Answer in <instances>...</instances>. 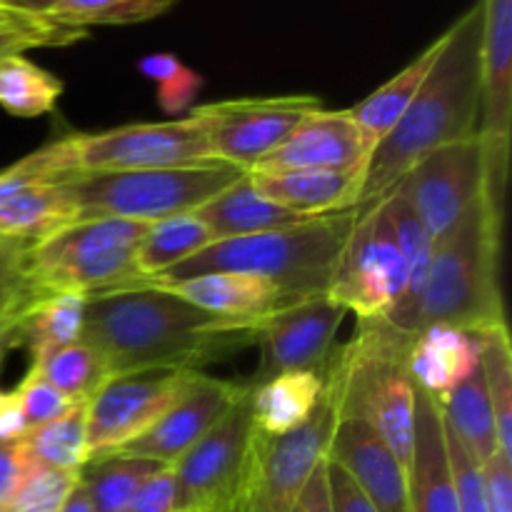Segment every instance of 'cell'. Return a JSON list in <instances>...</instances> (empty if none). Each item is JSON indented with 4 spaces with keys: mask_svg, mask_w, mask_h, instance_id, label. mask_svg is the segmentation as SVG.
Returning a JSON list of instances; mask_svg holds the SVG:
<instances>
[{
    "mask_svg": "<svg viewBox=\"0 0 512 512\" xmlns=\"http://www.w3.org/2000/svg\"><path fill=\"white\" fill-rule=\"evenodd\" d=\"M253 323L218 318L150 285L85 300L83 335L110 375L130 370H203L255 345Z\"/></svg>",
    "mask_w": 512,
    "mask_h": 512,
    "instance_id": "cell-1",
    "label": "cell"
},
{
    "mask_svg": "<svg viewBox=\"0 0 512 512\" xmlns=\"http://www.w3.org/2000/svg\"><path fill=\"white\" fill-rule=\"evenodd\" d=\"M480 33L483 0L470 5L448 30L438 60L425 75L403 118L370 153L358 208L383 198L418 160L448 143L478 135Z\"/></svg>",
    "mask_w": 512,
    "mask_h": 512,
    "instance_id": "cell-2",
    "label": "cell"
},
{
    "mask_svg": "<svg viewBox=\"0 0 512 512\" xmlns=\"http://www.w3.org/2000/svg\"><path fill=\"white\" fill-rule=\"evenodd\" d=\"M413 335L388 320H358L355 338L333 348L320 368L323 400L335 420H365L405 470L413 460L418 420V388L408 370Z\"/></svg>",
    "mask_w": 512,
    "mask_h": 512,
    "instance_id": "cell-3",
    "label": "cell"
},
{
    "mask_svg": "<svg viewBox=\"0 0 512 512\" xmlns=\"http://www.w3.org/2000/svg\"><path fill=\"white\" fill-rule=\"evenodd\" d=\"M358 210L315 215L283 228L240 238L215 240L183 263L155 278L183 280L200 273H243L263 278L290 298L328 293L343 245L353 230Z\"/></svg>",
    "mask_w": 512,
    "mask_h": 512,
    "instance_id": "cell-4",
    "label": "cell"
},
{
    "mask_svg": "<svg viewBox=\"0 0 512 512\" xmlns=\"http://www.w3.org/2000/svg\"><path fill=\"white\" fill-rule=\"evenodd\" d=\"M503 208L480 195L460 223L435 243L433 263L418 308V325L485 330L505 323L500 293Z\"/></svg>",
    "mask_w": 512,
    "mask_h": 512,
    "instance_id": "cell-5",
    "label": "cell"
},
{
    "mask_svg": "<svg viewBox=\"0 0 512 512\" xmlns=\"http://www.w3.org/2000/svg\"><path fill=\"white\" fill-rule=\"evenodd\" d=\"M150 223L120 218L75 220L30 245L18 273L38 293H73L83 298L138 285V245Z\"/></svg>",
    "mask_w": 512,
    "mask_h": 512,
    "instance_id": "cell-6",
    "label": "cell"
},
{
    "mask_svg": "<svg viewBox=\"0 0 512 512\" xmlns=\"http://www.w3.org/2000/svg\"><path fill=\"white\" fill-rule=\"evenodd\" d=\"M38 155L50 180L220 163L210 148L203 120L193 113L163 123H133L103 133L65 135L38 148Z\"/></svg>",
    "mask_w": 512,
    "mask_h": 512,
    "instance_id": "cell-7",
    "label": "cell"
},
{
    "mask_svg": "<svg viewBox=\"0 0 512 512\" xmlns=\"http://www.w3.org/2000/svg\"><path fill=\"white\" fill-rule=\"evenodd\" d=\"M245 170L230 163L188 168L130 170V173L75 175L65 180L75 200L78 220L120 218L158 223L173 215L195 213L200 205L243 178Z\"/></svg>",
    "mask_w": 512,
    "mask_h": 512,
    "instance_id": "cell-8",
    "label": "cell"
},
{
    "mask_svg": "<svg viewBox=\"0 0 512 512\" xmlns=\"http://www.w3.org/2000/svg\"><path fill=\"white\" fill-rule=\"evenodd\" d=\"M333 428L335 415L323 398L308 423L290 433L265 435L253 428L235 488L203 512H290L325 458Z\"/></svg>",
    "mask_w": 512,
    "mask_h": 512,
    "instance_id": "cell-9",
    "label": "cell"
},
{
    "mask_svg": "<svg viewBox=\"0 0 512 512\" xmlns=\"http://www.w3.org/2000/svg\"><path fill=\"white\" fill-rule=\"evenodd\" d=\"M405 293V260L383 200L358 210L328 298L358 320H388Z\"/></svg>",
    "mask_w": 512,
    "mask_h": 512,
    "instance_id": "cell-10",
    "label": "cell"
},
{
    "mask_svg": "<svg viewBox=\"0 0 512 512\" xmlns=\"http://www.w3.org/2000/svg\"><path fill=\"white\" fill-rule=\"evenodd\" d=\"M512 125V0H483L480 33V120L485 195L503 208Z\"/></svg>",
    "mask_w": 512,
    "mask_h": 512,
    "instance_id": "cell-11",
    "label": "cell"
},
{
    "mask_svg": "<svg viewBox=\"0 0 512 512\" xmlns=\"http://www.w3.org/2000/svg\"><path fill=\"white\" fill-rule=\"evenodd\" d=\"M318 110L315 95H275L205 103L190 113L203 120L215 160L248 170Z\"/></svg>",
    "mask_w": 512,
    "mask_h": 512,
    "instance_id": "cell-12",
    "label": "cell"
},
{
    "mask_svg": "<svg viewBox=\"0 0 512 512\" xmlns=\"http://www.w3.org/2000/svg\"><path fill=\"white\" fill-rule=\"evenodd\" d=\"M398 190L438 243L485 190V155L478 135L435 148L400 178Z\"/></svg>",
    "mask_w": 512,
    "mask_h": 512,
    "instance_id": "cell-13",
    "label": "cell"
},
{
    "mask_svg": "<svg viewBox=\"0 0 512 512\" xmlns=\"http://www.w3.org/2000/svg\"><path fill=\"white\" fill-rule=\"evenodd\" d=\"M345 310L328 295H308L283 303L253 320V340L260 348V365L248 380L258 385L280 373L320 370L335 348V335Z\"/></svg>",
    "mask_w": 512,
    "mask_h": 512,
    "instance_id": "cell-14",
    "label": "cell"
},
{
    "mask_svg": "<svg viewBox=\"0 0 512 512\" xmlns=\"http://www.w3.org/2000/svg\"><path fill=\"white\" fill-rule=\"evenodd\" d=\"M193 370L148 368L115 373L88 400L90 458L118 450L150 428L178 398Z\"/></svg>",
    "mask_w": 512,
    "mask_h": 512,
    "instance_id": "cell-15",
    "label": "cell"
},
{
    "mask_svg": "<svg viewBox=\"0 0 512 512\" xmlns=\"http://www.w3.org/2000/svg\"><path fill=\"white\" fill-rule=\"evenodd\" d=\"M253 428L245 390L238 403L173 463L178 512H203L228 498L243 468Z\"/></svg>",
    "mask_w": 512,
    "mask_h": 512,
    "instance_id": "cell-16",
    "label": "cell"
},
{
    "mask_svg": "<svg viewBox=\"0 0 512 512\" xmlns=\"http://www.w3.org/2000/svg\"><path fill=\"white\" fill-rule=\"evenodd\" d=\"M245 390V383H230L193 370L168 410L145 433L110 453L173 465L238 403Z\"/></svg>",
    "mask_w": 512,
    "mask_h": 512,
    "instance_id": "cell-17",
    "label": "cell"
},
{
    "mask_svg": "<svg viewBox=\"0 0 512 512\" xmlns=\"http://www.w3.org/2000/svg\"><path fill=\"white\" fill-rule=\"evenodd\" d=\"M325 458L358 483L378 512H410L408 470L365 420H335Z\"/></svg>",
    "mask_w": 512,
    "mask_h": 512,
    "instance_id": "cell-18",
    "label": "cell"
},
{
    "mask_svg": "<svg viewBox=\"0 0 512 512\" xmlns=\"http://www.w3.org/2000/svg\"><path fill=\"white\" fill-rule=\"evenodd\" d=\"M368 148L348 110H318L283 143L245 173H285L308 168H363Z\"/></svg>",
    "mask_w": 512,
    "mask_h": 512,
    "instance_id": "cell-19",
    "label": "cell"
},
{
    "mask_svg": "<svg viewBox=\"0 0 512 512\" xmlns=\"http://www.w3.org/2000/svg\"><path fill=\"white\" fill-rule=\"evenodd\" d=\"M138 285L165 290L205 313L240 323H253L288 300H295L268 280L243 273H200L183 280H140Z\"/></svg>",
    "mask_w": 512,
    "mask_h": 512,
    "instance_id": "cell-20",
    "label": "cell"
},
{
    "mask_svg": "<svg viewBox=\"0 0 512 512\" xmlns=\"http://www.w3.org/2000/svg\"><path fill=\"white\" fill-rule=\"evenodd\" d=\"M260 195L303 218L358 208L363 168H308L285 173H248Z\"/></svg>",
    "mask_w": 512,
    "mask_h": 512,
    "instance_id": "cell-21",
    "label": "cell"
},
{
    "mask_svg": "<svg viewBox=\"0 0 512 512\" xmlns=\"http://www.w3.org/2000/svg\"><path fill=\"white\" fill-rule=\"evenodd\" d=\"M480 365L478 330L455 325H428L413 335L408 370L415 388L440 403Z\"/></svg>",
    "mask_w": 512,
    "mask_h": 512,
    "instance_id": "cell-22",
    "label": "cell"
},
{
    "mask_svg": "<svg viewBox=\"0 0 512 512\" xmlns=\"http://www.w3.org/2000/svg\"><path fill=\"white\" fill-rule=\"evenodd\" d=\"M410 512H460L445 450L438 400L418 390L413 460L408 465Z\"/></svg>",
    "mask_w": 512,
    "mask_h": 512,
    "instance_id": "cell-23",
    "label": "cell"
},
{
    "mask_svg": "<svg viewBox=\"0 0 512 512\" xmlns=\"http://www.w3.org/2000/svg\"><path fill=\"white\" fill-rule=\"evenodd\" d=\"M85 300L88 298L73 293H38V290H33L15 315L13 325H10L5 350L25 348L33 363H40L53 350L80 340Z\"/></svg>",
    "mask_w": 512,
    "mask_h": 512,
    "instance_id": "cell-24",
    "label": "cell"
},
{
    "mask_svg": "<svg viewBox=\"0 0 512 512\" xmlns=\"http://www.w3.org/2000/svg\"><path fill=\"white\" fill-rule=\"evenodd\" d=\"M320 398H323L320 370H293L258 385H248L253 425L265 435H285L308 423Z\"/></svg>",
    "mask_w": 512,
    "mask_h": 512,
    "instance_id": "cell-25",
    "label": "cell"
},
{
    "mask_svg": "<svg viewBox=\"0 0 512 512\" xmlns=\"http://www.w3.org/2000/svg\"><path fill=\"white\" fill-rule=\"evenodd\" d=\"M445 45V33L438 35L423 53L415 55L398 75L388 80L385 85H380L378 90L368 95L365 100H360L358 105L348 110L350 118L358 125L360 135H363V143L368 148V155L383 143L385 135L395 128L403 113L408 110V105L413 103V98L418 95L420 85H423L425 75L430 73V68L438 60L440 50Z\"/></svg>",
    "mask_w": 512,
    "mask_h": 512,
    "instance_id": "cell-26",
    "label": "cell"
},
{
    "mask_svg": "<svg viewBox=\"0 0 512 512\" xmlns=\"http://www.w3.org/2000/svg\"><path fill=\"white\" fill-rule=\"evenodd\" d=\"M195 215H198L205 223V228L210 230L213 243L215 240L240 238V235H253L263 233V230L283 228V225L305 220L303 215L290 213V210L280 208L273 200L260 195L258 190H255V185L250 183L248 173H245L243 178L235 180L233 185H228L223 193L215 195L213 200L200 205V208L195 210Z\"/></svg>",
    "mask_w": 512,
    "mask_h": 512,
    "instance_id": "cell-27",
    "label": "cell"
},
{
    "mask_svg": "<svg viewBox=\"0 0 512 512\" xmlns=\"http://www.w3.org/2000/svg\"><path fill=\"white\" fill-rule=\"evenodd\" d=\"M380 200L385 203V213H388V220L393 225L400 253H403L405 260V293L395 313L388 318V323L405 330V333H415L420 298H423L425 280H428L430 263H433L435 240L430 238V233L423 228L418 215L413 213V208L405 203L398 190H390Z\"/></svg>",
    "mask_w": 512,
    "mask_h": 512,
    "instance_id": "cell-28",
    "label": "cell"
},
{
    "mask_svg": "<svg viewBox=\"0 0 512 512\" xmlns=\"http://www.w3.org/2000/svg\"><path fill=\"white\" fill-rule=\"evenodd\" d=\"M78 220L75 200L65 180L38 183L0 205V235L38 243Z\"/></svg>",
    "mask_w": 512,
    "mask_h": 512,
    "instance_id": "cell-29",
    "label": "cell"
},
{
    "mask_svg": "<svg viewBox=\"0 0 512 512\" xmlns=\"http://www.w3.org/2000/svg\"><path fill=\"white\" fill-rule=\"evenodd\" d=\"M438 405L443 423L453 430L455 438L480 465L493 458L495 453H500L493 405H490L480 365L465 383H460L453 393L445 395Z\"/></svg>",
    "mask_w": 512,
    "mask_h": 512,
    "instance_id": "cell-30",
    "label": "cell"
},
{
    "mask_svg": "<svg viewBox=\"0 0 512 512\" xmlns=\"http://www.w3.org/2000/svg\"><path fill=\"white\" fill-rule=\"evenodd\" d=\"M30 460L48 468L80 473L88 453V403H78L68 413L25 430L23 438Z\"/></svg>",
    "mask_w": 512,
    "mask_h": 512,
    "instance_id": "cell-31",
    "label": "cell"
},
{
    "mask_svg": "<svg viewBox=\"0 0 512 512\" xmlns=\"http://www.w3.org/2000/svg\"><path fill=\"white\" fill-rule=\"evenodd\" d=\"M163 468V463L130 455H95L80 470V483L88 490L95 512H128L140 485Z\"/></svg>",
    "mask_w": 512,
    "mask_h": 512,
    "instance_id": "cell-32",
    "label": "cell"
},
{
    "mask_svg": "<svg viewBox=\"0 0 512 512\" xmlns=\"http://www.w3.org/2000/svg\"><path fill=\"white\" fill-rule=\"evenodd\" d=\"M213 243V235L195 213L173 215V218L150 223L148 233L138 245V268L145 278L165 273L173 265Z\"/></svg>",
    "mask_w": 512,
    "mask_h": 512,
    "instance_id": "cell-33",
    "label": "cell"
},
{
    "mask_svg": "<svg viewBox=\"0 0 512 512\" xmlns=\"http://www.w3.org/2000/svg\"><path fill=\"white\" fill-rule=\"evenodd\" d=\"M63 80L25 55L0 60V108L15 118H40L58 105Z\"/></svg>",
    "mask_w": 512,
    "mask_h": 512,
    "instance_id": "cell-34",
    "label": "cell"
},
{
    "mask_svg": "<svg viewBox=\"0 0 512 512\" xmlns=\"http://www.w3.org/2000/svg\"><path fill=\"white\" fill-rule=\"evenodd\" d=\"M480 368L493 405L498 450L512 460V348L508 323L480 330Z\"/></svg>",
    "mask_w": 512,
    "mask_h": 512,
    "instance_id": "cell-35",
    "label": "cell"
},
{
    "mask_svg": "<svg viewBox=\"0 0 512 512\" xmlns=\"http://www.w3.org/2000/svg\"><path fill=\"white\" fill-rule=\"evenodd\" d=\"M30 368L38 370L53 388H58L73 403H88L95 390L110 378L108 363L100 350L83 338L53 350L48 358L33 363Z\"/></svg>",
    "mask_w": 512,
    "mask_h": 512,
    "instance_id": "cell-36",
    "label": "cell"
},
{
    "mask_svg": "<svg viewBox=\"0 0 512 512\" xmlns=\"http://www.w3.org/2000/svg\"><path fill=\"white\" fill-rule=\"evenodd\" d=\"M173 5L175 0H58L43 20L75 30L98 25H135L168 13Z\"/></svg>",
    "mask_w": 512,
    "mask_h": 512,
    "instance_id": "cell-37",
    "label": "cell"
},
{
    "mask_svg": "<svg viewBox=\"0 0 512 512\" xmlns=\"http://www.w3.org/2000/svg\"><path fill=\"white\" fill-rule=\"evenodd\" d=\"M78 480L80 473L48 468L30 460L23 483L0 512H58Z\"/></svg>",
    "mask_w": 512,
    "mask_h": 512,
    "instance_id": "cell-38",
    "label": "cell"
},
{
    "mask_svg": "<svg viewBox=\"0 0 512 512\" xmlns=\"http://www.w3.org/2000/svg\"><path fill=\"white\" fill-rule=\"evenodd\" d=\"M138 70L148 80L158 83V103L165 113L178 115L190 108L198 90L203 88V78L185 68L175 55L170 53H155L145 55L138 63Z\"/></svg>",
    "mask_w": 512,
    "mask_h": 512,
    "instance_id": "cell-39",
    "label": "cell"
},
{
    "mask_svg": "<svg viewBox=\"0 0 512 512\" xmlns=\"http://www.w3.org/2000/svg\"><path fill=\"white\" fill-rule=\"evenodd\" d=\"M445 430V450H448L450 475H453L455 498H458L460 512H488V500H485V478L483 465L463 448L453 430L443 423Z\"/></svg>",
    "mask_w": 512,
    "mask_h": 512,
    "instance_id": "cell-40",
    "label": "cell"
},
{
    "mask_svg": "<svg viewBox=\"0 0 512 512\" xmlns=\"http://www.w3.org/2000/svg\"><path fill=\"white\" fill-rule=\"evenodd\" d=\"M88 30L63 28V25L35 20V23L18 25V28H0V60L10 55H23L30 48H60L83 40Z\"/></svg>",
    "mask_w": 512,
    "mask_h": 512,
    "instance_id": "cell-41",
    "label": "cell"
},
{
    "mask_svg": "<svg viewBox=\"0 0 512 512\" xmlns=\"http://www.w3.org/2000/svg\"><path fill=\"white\" fill-rule=\"evenodd\" d=\"M15 393H18L20 405H23L28 428L48 423V420L68 413L73 405H78L70 398H65L58 388H53V385H50L35 368L28 370V375H25L23 383L15 388Z\"/></svg>",
    "mask_w": 512,
    "mask_h": 512,
    "instance_id": "cell-42",
    "label": "cell"
},
{
    "mask_svg": "<svg viewBox=\"0 0 512 512\" xmlns=\"http://www.w3.org/2000/svg\"><path fill=\"white\" fill-rule=\"evenodd\" d=\"M128 512H178V480L173 465H163L140 485Z\"/></svg>",
    "mask_w": 512,
    "mask_h": 512,
    "instance_id": "cell-43",
    "label": "cell"
},
{
    "mask_svg": "<svg viewBox=\"0 0 512 512\" xmlns=\"http://www.w3.org/2000/svg\"><path fill=\"white\" fill-rule=\"evenodd\" d=\"M30 293H33V288L20 278L18 263L0 268V348L3 350L10 325H13L15 315L23 308L25 300L30 298Z\"/></svg>",
    "mask_w": 512,
    "mask_h": 512,
    "instance_id": "cell-44",
    "label": "cell"
},
{
    "mask_svg": "<svg viewBox=\"0 0 512 512\" xmlns=\"http://www.w3.org/2000/svg\"><path fill=\"white\" fill-rule=\"evenodd\" d=\"M488 512H512V460L495 453L483 463Z\"/></svg>",
    "mask_w": 512,
    "mask_h": 512,
    "instance_id": "cell-45",
    "label": "cell"
},
{
    "mask_svg": "<svg viewBox=\"0 0 512 512\" xmlns=\"http://www.w3.org/2000/svg\"><path fill=\"white\" fill-rule=\"evenodd\" d=\"M38 183H58V180L48 178L43 163H40L38 150H35V153L25 155L15 165H10V168L0 170V205Z\"/></svg>",
    "mask_w": 512,
    "mask_h": 512,
    "instance_id": "cell-46",
    "label": "cell"
},
{
    "mask_svg": "<svg viewBox=\"0 0 512 512\" xmlns=\"http://www.w3.org/2000/svg\"><path fill=\"white\" fill-rule=\"evenodd\" d=\"M325 465H328V490L333 512H378L358 488V483L338 463L325 458Z\"/></svg>",
    "mask_w": 512,
    "mask_h": 512,
    "instance_id": "cell-47",
    "label": "cell"
},
{
    "mask_svg": "<svg viewBox=\"0 0 512 512\" xmlns=\"http://www.w3.org/2000/svg\"><path fill=\"white\" fill-rule=\"evenodd\" d=\"M30 468L23 440H0V508L15 495Z\"/></svg>",
    "mask_w": 512,
    "mask_h": 512,
    "instance_id": "cell-48",
    "label": "cell"
},
{
    "mask_svg": "<svg viewBox=\"0 0 512 512\" xmlns=\"http://www.w3.org/2000/svg\"><path fill=\"white\" fill-rule=\"evenodd\" d=\"M290 512H333V503H330V490H328V465L325 458L320 460L318 468L305 483L303 493L295 500L293 510Z\"/></svg>",
    "mask_w": 512,
    "mask_h": 512,
    "instance_id": "cell-49",
    "label": "cell"
},
{
    "mask_svg": "<svg viewBox=\"0 0 512 512\" xmlns=\"http://www.w3.org/2000/svg\"><path fill=\"white\" fill-rule=\"evenodd\" d=\"M28 430L23 405L15 390L0 393V440H18Z\"/></svg>",
    "mask_w": 512,
    "mask_h": 512,
    "instance_id": "cell-50",
    "label": "cell"
},
{
    "mask_svg": "<svg viewBox=\"0 0 512 512\" xmlns=\"http://www.w3.org/2000/svg\"><path fill=\"white\" fill-rule=\"evenodd\" d=\"M58 0H0V8H8L13 13L28 15V18H43Z\"/></svg>",
    "mask_w": 512,
    "mask_h": 512,
    "instance_id": "cell-51",
    "label": "cell"
},
{
    "mask_svg": "<svg viewBox=\"0 0 512 512\" xmlns=\"http://www.w3.org/2000/svg\"><path fill=\"white\" fill-rule=\"evenodd\" d=\"M58 512H95L93 500H90L88 490H85V485L80 483V480L75 483V488L70 490L68 498L63 500V505H60Z\"/></svg>",
    "mask_w": 512,
    "mask_h": 512,
    "instance_id": "cell-52",
    "label": "cell"
},
{
    "mask_svg": "<svg viewBox=\"0 0 512 512\" xmlns=\"http://www.w3.org/2000/svg\"><path fill=\"white\" fill-rule=\"evenodd\" d=\"M28 248H30V243H23V240L5 238V235H0V268H3V265L18 263L20 255H23Z\"/></svg>",
    "mask_w": 512,
    "mask_h": 512,
    "instance_id": "cell-53",
    "label": "cell"
},
{
    "mask_svg": "<svg viewBox=\"0 0 512 512\" xmlns=\"http://www.w3.org/2000/svg\"><path fill=\"white\" fill-rule=\"evenodd\" d=\"M35 20H40V18H28V15H20V13H13V10H8V8H0V28H18V25L35 23Z\"/></svg>",
    "mask_w": 512,
    "mask_h": 512,
    "instance_id": "cell-54",
    "label": "cell"
},
{
    "mask_svg": "<svg viewBox=\"0 0 512 512\" xmlns=\"http://www.w3.org/2000/svg\"><path fill=\"white\" fill-rule=\"evenodd\" d=\"M3 353H5V350H3V348H0V363H3Z\"/></svg>",
    "mask_w": 512,
    "mask_h": 512,
    "instance_id": "cell-55",
    "label": "cell"
}]
</instances>
